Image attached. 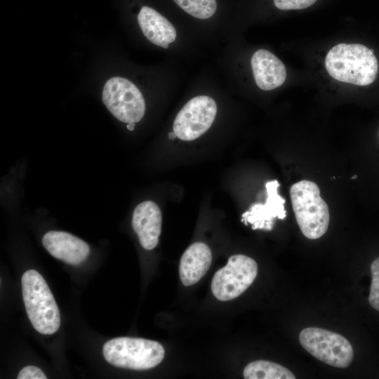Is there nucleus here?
<instances>
[{
	"label": "nucleus",
	"mask_w": 379,
	"mask_h": 379,
	"mask_svg": "<svg viewBox=\"0 0 379 379\" xmlns=\"http://www.w3.org/2000/svg\"><path fill=\"white\" fill-rule=\"evenodd\" d=\"M256 85L263 91H271L281 86L286 78L284 63L265 49L255 51L251 60Z\"/></svg>",
	"instance_id": "12"
},
{
	"label": "nucleus",
	"mask_w": 379,
	"mask_h": 379,
	"mask_svg": "<svg viewBox=\"0 0 379 379\" xmlns=\"http://www.w3.org/2000/svg\"><path fill=\"white\" fill-rule=\"evenodd\" d=\"M280 184L277 180H271L265 184L267 199L262 204H253L248 211L241 215V221L247 225L250 223L253 230L270 231L274 226L275 218L284 220L286 217L284 208L286 200L278 193Z\"/></svg>",
	"instance_id": "9"
},
{
	"label": "nucleus",
	"mask_w": 379,
	"mask_h": 379,
	"mask_svg": "<svg viewBox=\"0 0 379 379\" xmlns=\"http://www.w3.org/2000/svg\"><path fill=\"white\" fill-rule=\"evenodd\" d=\"M245 379H295V375L286 367L270 361L256 360L244 369Z\"/></svg>",
	"instance_id": "15"
},
{
	"label": "nucleus",
	"mask_w": 379,
	"mask_h": 379,
	"mask_svg": "<svg viewBox=\"0 0 379 379\" xmlns=\"http://www.w3.org/2000/svg\"><path fill=\"white\" fill-rule=\"evenodd\" d=\"M212 262L210 248L203 242L191 244L181 256L179 275L182 284L190 286L197 283L206 274Z\"/></svg>",
	"instance_id": "13"
},
{
	"label": "nucleus",
	"mask_w": 379,
	"mask_h": 379,
	"mask_svg": "<svg viewBox=\"0 0 379 379\" xmlns=\"http://www.w3.org/2000/svg\"><path fill=\"white\" fill-rule=\"evenodd\" d=\"M216 113L217 105L212 98L207 95L194 97L178 113L173 125V132L180 140H195L209 129Z\"/></svg>",
	"instance_id": "8"
},
{
	"label": "nucleus",
	"mask_w": 379,
	"mask_h": 379,
	"mask_svg": "<svg viewBox=\"0 0 379 379\" xmlns=\"http://www.w3.org/2000/svg\"><path fill=\"white\" fill-rule=\"evenodd\" d=\"M257 274L258 265L253 258L234 255L225 267L215 273L211 282L212 293L220 301L234 299L253 284Z\"/></svg>",
	"instance_id": "6"
},
{
	"label": "nucleus",
	"mask_w": 379,
	"mask_h": 379,
	"mask_svg": "<svg viewBox=\"0 0 379 379\" xmlns=\"http://www.w3.org/2000/svg\"><path fill=\"white\" fill-rule=\"evenodd\" d=\"M329 75L339 81L367 86L375 79L378 70L376 57L371 49L359 44H339L325 58Z\"/></svg>",
	"instance_id": "1"
},
{
	"label": "nucleus",
	"mask_w": 379,
	"mask_h": 379,
	"mask_svg": "<svg viewBox=\"0 0 379 379\" xmlns=\"http://www.w3.org/2000/svg\"><path fill=\"white\" fill-rule=\"evenodd\" d=\"M302 347L316 359L329 366L345 368L352 362L354 350L342 335L318 327H307L299 334Z\"/></svg>",
	"instance_id": "5"
},
{
	"label": "nucleus",
	"mask_w": 379,
	"mask_h": 379,
	"mask_svg": "<svg viewBox=\"0 0 379 379\" xmlns=\"http://www.w3.org/2000/svg\"><path fill=\"white\" fill-rule=\"evenodd\" d=\"M21 285L25 310L34 329L44 335L55 333L60 326V312L43 277L29 270L23 274Z\"/></svg>",
	"instance_id": "2"
},
{
	"label": "nucleus",
	"mask_w": 379,
	"mask_h": 379,
	"mask_svg": "<svg viewBox=\"0 0 379 379\" xmlns=\"http://www.w3.org/2000/svg\"><path fill=\"white\" fill-rule=\"evenodd\" d=\"M102 354L105 360L114 366L140 371L159 365L164 358L165 351L157 341L119 337L106 342Z\"/></svg>",
	"instance_id": "4"
},
{
	"label": "nucleus",
	"mask_w": 379,
	"mask_h": 379,
	"mask_svg": "<svg viewBox=\"0 0 379 379\" xmlns=\"http://www.w3.org/2000/svg\"><path fill=\"white\" fill-rule=\"evenodd\" d=\"M178 6L192 16L201 20L211 18L217 8L216 0H173Z\"/></svg>",
	"instance_id": "16"
},
{
	"label": "nucleus",
	"mask_w": 379,
	"mask_h": 379,
	"mask_svg": "<svg viewBox=\"0 0 379 379\" xmlns=\"http://www.w3.org/2000/svg\"><path fill=\"white\" fill-rule=\"evenodd\" d=\"M42 244L52 256L69 265L83 262L90 253L89 246L84 241L62 231L48 232L42 238Z\"/></svg>",
	"instance_id": "10"
},
{
	"label": "nucleus",
	"mask_w": 379,
	"mask_h": 379,
	"mask_svg": "<svg viewBox=\"0 0 379 379\" xmlns=\"http://www.w3.org/2000/svg\"><path fill=\"white\" fill-rule=\"evenodd\" d=\"M161 210L152 201L141 202L134 209L132 227L143 248L152 250L157 246L161 232Z\"/></svg>",
	"instance_id": "11"
},
{
	"label": "nucleus",
	"mask_w": 379,
	"mask_h": 379,
	"mask_svg": "<svg viewBox=\"0 0 379 379\" xmlns=\"http://www.w3.org/2000/svg\"><path fill=\"white\" fill-rule=\"evenodd\" d=\"M356 177H357V175H354V176L352 177V179H354Z\"/></svg>",
	"instance_id": "22"
},
{
	"label": "nucleus",
	"mask_w": 379,
	"mask_h": 379,
	"mask_svg": "<svg viewBox=\"0 0 379 379\" xmlns=\"http://www.w3.org/2000/svg\"><path fill=\"white\" fill-rule=\"evenodd\" d=\"M18 379H46L43 371L37 366H27L19 372Z\"/></svg>",
	"instance_id": "19"
},
{
	"label": "nucleus",
	"mask_w": 379,
	"mask_h": 379,
	"mask_svg": "<svg viewBox=\"0 0 379 379\" xmlns=\"http://www.w3.org/2000/svg\"><path fill=\"white\" fill-rule=\"evenodd\" d=\"M290 195L295 219L302 234L309 239L321 237L328 230L330 214L317 185L312 181L300 180L291 186Z\"/></svg>",
	"instance_id": "3"
},
{
	"label": "nucleus",
	"mask_w": 379,
	"mask_h": 379,
	"mask_svg": "<svg viewBox=\"0 0 379 379\" xmlns=\"http://www.w3.org/2000/svg\"><path fill=\"white\" fill-rule=\"evenodd\" d=\"M102 99L110 113L124 123H136L145 112L144 98L129 80L119 77L109 79L105 84Z\"/></svg>",
	"instance_id": "7"
},
{
	"label": "nucleus",
	"mask_w": 379,
	"mask_h": 379,
	"mask_svg": "<svg viewBox=\"0 0 379 379\" xmlns=\"http://www.w3.org/2000/svg\"><path fill=\"white\" fill-rule=\"evenodd\" d=\"M134 127H135V123H129L127 125V128L129 131H133L134 129Z\"/></svg>",
	"instance_id": "20"
},
{
	"label": "nucleus",
	"mask_w": 379,
	"mask_h": 379,
	"mask_svg": "<svg viewBox=\"0 0 379 379\" xmlns=\"http://www.w3.org/2000/svg\"><path fill=\"white\" fill-rule=\"evenodd\" d=\"M168 137L170 139H175L177 136L174 132L169 133Z\"/></svg>",
	"instance_id": "21"
},
{
	"label": "nucleus",
	"mask_w": 379,
	"mask_h": 379,
	"mask_svg": "<svg viewBox=\"0 0 379 379\" xmlns=\"http://www.w3.org/2000/svg\"><path fill=\"white\" fill-rule=\"evenodd\" d=\"M139 26L145 37L152 44L168 48L176 39L173 25L154 9L143 6L138 15Z\"/></svg>",
	"instance_id": "14"
},
{
	"label": "nucleus",
	"mask_w": 379,
	"mask_h": 379,
	"mask_svg": "<svg viewBox=\"0 0 379 379\" xmlns=\"http://www.w3.org/2000/svg\"><path fill=\"white\" fill-rule=\"evenodd\" d=\"M371 284L368 295L370 305L379 311V257L371 265Z\"/></svg>",
	"instance_id": "17"
},
{
	"label": "nucleus",
	"mask_w": 379,
	"mask_h": 379,
	"mask_svg": "<svg viewBox=\"0 0 379 379\" xmlns=\"http://www.w3.org/2000/svg\"><path fill=\"white\" fill-rule=\"evenodd\" d=\"M317 0H273L274 6L284 11L300 10L312 6Z\"/></svg>",
	"instance_id": "18"
}]
</instances>
